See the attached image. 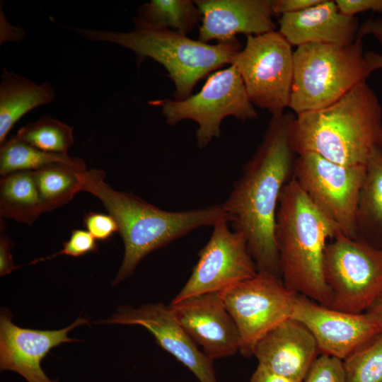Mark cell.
Returning <instances> with one entry per match:
<instances>
[{"mask_svg": "<svg viewBox=\"0 0 382 382\" xmlns=\"http://www.w3.org/2000/svg\"><path fill=\"white\" fill-rule=\"evenodd\" d=\"M366 166H345L316 154H297L292 177L340 231L358 239L357 211Z\"/></svg>", "mask_w": 382, "mask_h": 382, "instance_id": "9", "label": "cell"}, {"mask_svg": "<svg viewBox=\"0 0 382 382\" xmlns=\"http://www.w3.org/2000/svg\"><path fill=\"white\" fill-rule=\"evenodd\" d=\"M194 1L202 16L198 35L201 42H229L238 33L257 35L275 30L272 0Z\"/></svg>", "mask_w": 382, "mask_h": 382, "instance_id": "17", "label": "cell"}, {"mask_svg": "<svg viewBox=\"0 0 382 382\" xmlns=\"http://www.w3.org/2000/svg\"><path fill=\"white\" fill-rule=\"evenodd\" d=\"M13 242L5 233H1L0 236V275L4 276L17 269L13 262L11 249L13 246Z\"/></svg>", "mask_w": 382, "mask_h": 382, "instance_id": "34", "label": "cell"}, {"mask_svg": "<svg viewBox=\"0 0 382 382\" xmlns=\"http://www.w3.org/2000/svg\"><path fill=\"white\" fill-rule=\"evenodd\" d=\"M100 323L137 325L149 330L158 345L185 366L199 382H218L214 361L209 359L184 330L170 305L161 303L119 307Z\"/></svg>", "mask_w": 382, "mask_h": 382, "instance_id": "13", "label": "cell"}, {"mask_svg": "<svg viewBox=\"0 0 382 382\" xmlns=\"http://www.w3.org/2000/svg\"><path fill=\"white\" fill-rule=\"evenodd\" d=\"M16 136L28 144L49 153L67 154L74 142L73 127L47 115L28 122L18 130Z\"/></svg>", "mask_w": 382, "mask_h": 382, "instance_id": "26", "label": "cell"}, {"mask_svg": "<svg viewBox=\"0 0 382 382\" xmlns=\"http://www.w3.org/2000/svg\"><path fill=\"white\" fill-rule=\"evenodd\" d=\"M0 82V144L14 125L33 109L49 104L55 98L50 83L37 84L29 79L2 69Z\"/></svg>", "mask_w": 382, "mask_h": 382, "instance_id": "20", "label": "cell"}, {"mask_svg": "<svg viewBox=\"0 0 382 382\" xmlns=\"http://www.w3.org/2000/svg\"><path fill=\"white\" fill-rule=\"evenodd\" d=\"M357 235L358 239L382 248V153L366 166L358 203Z\"/></svg>", "mask_w": 382, "mask_h": 382, "instance_id": "21", "label": "cell"}, {"mask_svg": "<svg viewBox=\"0 0 382 382\" xmlns=\"http://www.w3.org/2000/svg\"><path fill=\"white\" fill-rule=\"evenodd\" d=\"M335 3L340 11L349 16L369 11L382 14V0H336Z\"/></svg>", "mask_w": 382, "mask_h": 382, "instance_id": "32", "label": "cell"}, {"mask_svg": "<svg viewBox=\"0 0 382 382\" xmlns=\"http://www.w3.org/2000/svg\"><path fill=\"white\" fill-rule=\"evenodd\" d=\"M229 220L223 219L199 253V259L180 291L171 302L226 288L255 277L256 264L241 232L230 230Z\"/></svg>", "mask_w": 382, "mask_h": 382, "instance_id": "12", "label": "cell"}, {"mask_svg": "<svg viewBox=\"0 0 382 382\" xmlns=\"http://www.w3.org/2000/svg\"><path fill=\"white\" fill-rule=\"evenodd\" d=\"M370 71L363 37L346 45L311 43L294 50L289 108L295 115L325 108L366 82Z\"/></svg>", "mask_w": 382, "mask_h": 382, "instance_id": "6", "label": "cell"}, {"mask_svg": "<svg viewBox=\"0 0 382 382\" xmlns=\"http://www.w3.org/2000/svg\"><path fill=\"white\" fill-rule=\"evenodd\" d=\"M44 212L33 171H17L0 180V214L32 225Z\"/></svg>", "mask_w": 382, "mask_h": 382, "instance_id": "22", "label": "cell"}, {"mask_svg": "<svg viewBox=\"0 0 382 382\" xmlns=\"http://www.w3.org/2000/svg\"><path fill=\"white\" fill-rule=\"evenodd\" d=\"M241 337L239 352L253 356L257 342L291 318L296 294L275 276L260 273L219 292Z\"/></svg>", "mask_w": 382, "mask_h": 382, "instance_id": "11", "label": "cell"}, {"mask_svg": "<svg viewBox=\"0 0 382 382\" xmlns=\"http://www.w3.org/2000/svg\"><path fill=\"white\" fill-rule=\"evenodd\" d=\"M382 330V291L365 311Z\"/></svg>", "mask_w": 382, "mask_h": 382, "instance_id": "36", "label": "cell"}, {"mask_svg": "<svg viewBox=\"0 0 382 382\" xmlns=\"http://www.w3.org/2000/svg\"><path fill=\"white\" fill-rule=\"evenodd\" d=\"M169 305L186 332L212 360L240 351L238 327L219 292L191 296Z\"/></svg>", "mask_w": 382, "mask_h": 382, "instance_id": "15", "label": "cell"}, {"mask_svg": "<svg viewBox=\"0 0 382 382\" xmlns=\"http://www.w3.org/2000/svg\"><path fill=\"white\" fill-rule=\"evenodd\" d=\"M291 318L311 332L320 354L342 361L382 331L366 313L335 310L299 294Z\"/></svg>", "mask_w": 382, "mask_h": 382, "instance_id": "14", "label": "cell"}, {"mask_svg": "<svg viewBox=\"0 0 382 382\" xmlns=\"http://www.w3.org/2000/svg\"><path fill=\"white\" fill-rule=\"evenodd\" d=\"M279 32L291 46L306 44L346 45L353 42L359 25L355 16L341 13L335 1L321 0L301 11L282 15Z\"/></svg>", "mask_w": 382, "mask_h": 382, "instance_id": "19", "label": "cell"}, {"mask_svg": "<svg viewBox=\"0 0 382 382\" xmlns=\"http://www.w3.org/2000/svg\"><path fill=\"white\" fill-rule=\"evenodd\" d=\"M338 232L292 177L280 194L274 226L281 278L288 289L330 307L324 253Z\"/></svg>", "mask_w": 382, "mask_h": 382, "instance_id": "4", "label": "cell"}, {"mask_svg": "<svg viewBox=\"0 0 382 382\" xmlns=\"http://www.w3.org/2000/svg\"><path fill=\"white\" fill-rule=\"evenodd\" d=\"M84 170L56 163L33 171L44 212L70 202L79 192L77 172Z\"/></svg>", "mask_w": 382, "mask_h": 382, "instance_id": "25", "label": "cell"}, {"mask_svg": "<svg viewBox=\"0 0 382 382\" xmlns=\"http://www.w3.org/2000/svg\"><path fill=\"white\" fill-rule=\"evenodd\" d=\"M321 0H272L274 15L294 13L318 4Z\"/></svg>", "mask_w": 382, "mask_h": 382, "instance_id": "33", "label": "cell"}, {"mask_svg": "<svg viewBox=\"0 0 382 382\" xmlns=\"http://www.w3.org/2000/svg\"><path fill=\"white\" fill-rule=\"evenodd\" d=\"M134 24L129 32L73 29L90 41L111 42L132 50L138 64L147 57L160 63L175 85V100L190 96L197 82L211 71L231 65L242 49L236 38L212 45L170 30Z\"/></svg>", "mask_w": 382, "mask_h": 382, "instance_id": "5", "label": "cell"}, {"mask_svg": "<svg viewBox=\"0 0 382 382\" xmlns=\"http://www.w3.org/2000/svg\"><path fill=\"white\" fill-rule=\"evenodd\" d=\"M250 382H298L277 374L264 366L257 364L252 374Z\"/></svg>", "mask_w": 382, "mask_h": 382, "instance_id": "35", "label": "cell"}, {"mask_svg": "<svg viewBox=\"0 0 382 382\" xmlns=\"http://www.w3.org/2000/svg\"><path fill=\"white\" fill-rule=\"evenodd\" d=\"M303 382H346L342 360L320 354L314 361Z\"/></svg>", "mask_w": 382, "mask_h": 382, "instance_id": "28", "label": "cell"}, {"mask_svg": "<svg viewBox=\"0 0 382 382\" xmlns=\"http://www.w3.org/2000/svg\"><path fill=\"white\" fill-rule=\"evenodd\" d=\"M83 224L87 231L96 240L106 241L118 231L115 220L109 214L89 212L84 216Z\"/></svg>", "mask_w": 382, "mask_h": 382, "instance_id": "30", "label": "cell"}, {"mask_svg": "<svg viewBox=\"0 0 382 382\" xmlns=\"http://www.w3.org/2000/svg\"><path fill=\"white\" fill-rule=\"evenodd\" d=\"M199 20L201 13L195 1L190 0H151L139 9L135 23L167 29L187 35Z\"/></svg>", "mask_w": 382, "mask_h": 382, "instance_id": "23", "label": "cell"}, {"mask_svg": "<svg viewBox=\"0 0 382 382\" xmlns=\"http://www.w3.org/2000/svg\"><path fill=\"white\" fill-rule=\"evenodd\" d=\"M98 248L96 239L88 231L75 229L69 239L63 243V248L59 252L46 258L35 260L32 263L50 260L60 255L79 257L96 251Z\"/></svg>", "mask_w": 382, "mask_h": 382, "instance_id": "29", "label": "cell"}, {"mask_svg": "<svg viewBox=\"0 0 382 382\" xmlns=\"http://www.w3.org/2000/svg\"><path fill=\"white\" fill-rule=\"evenodd\" d=\"M80 191L98 198L115 220L125 245L122 264L112 285L129 277L149 253L203 226L229 216L221 204L170 212L152 205L133 192H120L105 182L98 168L77 172Z\"/></svg>", "mask_w": 382, "mask_h": 382, "instance_id": "2", "label": "cell"}, {"mask_svg": "<svg viewBox=\"0 0 382 382\" xmlns=\"http://www.w3.org/2000/svg\"><path fill=\"white\" fill-rule=\"evenodd\" d=\"M88 319L79 318L66 328L54 330L23 328L13 324L8 311L0 317V369L12 371L28 382H59L50 379L40 363L51 349L64 342L78 341L68 332Z\"/></svg>", "mask_w": 382, "mask_h": 382, "instance_id": "16", "label": "cell"}, {"mask_svg": "<svg viewBox=\"0 0 382 382\" xmlns=\"http://www.w3.org/2000/svg\"><path fill=\"white\" fill-rule=\"evenodd\" d=\"M357 35L362 37L373 35L382 45V18L369 19L359 27ZM364 58L371 72L382 69V54L369 51L364 52Z\"/></svg>", "mask_w": 382, "mask_h": 382, "instance_id": "31", "label": "cell"}, {"mask_svg": "<svg viewBox=\"0 0 382 382\" xmlns=\"http://www.w3.org/2000/svg\"><path fill=\"white\" fill-rule=\"evenodd\" d=\"M292 142L297 154L311 152L345 166H366L382 153V108L366 83L333 103L295 115Z\"/></svg>", "mask_w": 382, "mask_h": 382, "instance_id": "3", "label": "cell"}, {"mask_svg": "<svg viewBox=\"0 0 382 382\" xmlns=\"http://www.w3.org/2000/svg\"><path fill=\"white\" fill-rule=\"evenodd\" d=\"M381 250H382V248H381Z\"/></svg>", "mask_w": 382, "mask_h": 382, "instance_id": "37", "label": "cell"}, {"mask_svg": "<svg viewBox=\"0 0 382 382\" xmlns=\"http://www.w3.org/2000/svg\"><path fill=\"white\" fill-rule=\"evenodd\" d=\"M318 352L311 332L300 322L289 318L257 342L253 356L271 371L303 382Z\"/></svg>", "mask_w": 382, "mask_h": 382, "instance_id": "18", "label": "cell"}, {"mask_svg": "<svg viewBox=\"0 0 382 382\" xmlns=\"http://www.w3.org/2000/svg\"><path fill=\"white\" fill-rule=\"evenodd\" d=\"M56 163L86 170L83 159L68 154L43 151L23 141L16 134L0 144L1 176L17 171H34Z\"/></svg>", "mask_w": 382, "mask_h": 382, "instance_id": "24", "label": "cell"}, {"mask_svg": "<svg viewBox=\"0 0 382 382\" xmlns=\"http://www.w3.org/2000/svg\"><path fill=\"white\" fill-rule=\"evenodd\" d=\"M323 270L329 308L365 313L382 291V250L361 239L338 232L325 247Z\"/></svg>", "mask_w": 382, "mask_h": 382, "instance_id": "8", "label": "cell"}, {"mask_svg": "<svg viewBox=\"0 0 382 382\" xmlns=\"http://www.w3.org/2000/svg\"><path fill=\"white\" fill-rule=\"evenodd\" d=\"M253 105L279 117L289 108L294 74V50L277 30L248 35L233 64Z\"/></svg>", "mask_w": 382, "mask_h": 382, "instance_id": "10", "label": "cell"}, {"mask_svg": "<svg viewBox=\"0 0 382 382\" xmlns=\"http://www.w3.org/2000/svg\"><path fill=\"white\" fill-rule=\"evenodd\" d=\"M342 361L346 382H382V331Z\"/></svg>", "mask_w": 382, "mask_h": 382, "instance_id": "27", "label": "cell"}, {"mask_svg": "<svg viewBox=\"0 0 382 382\" xmlns=\"http://www.w3.org/2000/svg\"><path fill=\"white\" fill-rule=\"evenodd\" d=\"M295 115L272 117L263 139L221 204L233 230L245 236L257 272L281 278L274 238L280 194L293 175Z\"/></svg>", "mask_w": 382, "mask_h": 382, "instance_id": "1", "label": "cell"}, {"mask_svg": "<svg viewBox=\"0 0 382 382\" xmlns=\"http://www.w3.org/2000/svg\"><path fill=\"white\" fill-rule=\"evenodd\" d=\"M149 104L161 108L169 125H175L183 120L195 122L198 125L196 140L200 149L219 137L221 122L226 117L233 116L242 122L257 117L233 65L214 72L198 93L186 99H159Z\"/></svg>", "mask_w": 382, "mask_h": 382, "instance_id": "7", "label": "cell"}]
</instances>
